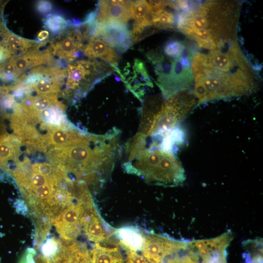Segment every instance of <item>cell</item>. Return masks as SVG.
Masks as SVG:
<instances>
[{"label":"cell","mask_w":263,"mask_h":263,"mask_svg":"<svg viewBox=\"0 0 263 263\" xmlns=\"http://www.w3.org/2000/svg\"><path fill=\"white\" fill-rule=\"evenodd\" d=\"M233 237L229 230L214 238L192 241L198 263H227L226 249Z\"/></svg>","instance_id":"7"},{"label":"cell","mask_w":263,"mask_h":263,"mask_svg":"<svg viewBox=\"0 0 263 263\" xmlns=\"http://www.w3.org/2000/svg\"><path fill=\"white\" fill-rule=\"evenodd\" d=\"M99 37L113 48L126 51L133 44L132 34L125 23L107 21L98 24L93 37Z\"/></svg>","instance_id":"8"},{"label":"cell","mask_w":263,"mask_h":263,"mask_svg":"<svg viewBox=\"0 0 263 263\" xmlns=\"http://www.w3.org/2000/svg\"><path fill=\"white\" fill-rule=\"evenodd\" d=\"M93 206L88 191L80 196L76 202L74 201L56 217L53 224L62 240L73 241L79 235L83 226L85 216Z\"/></svg>","instance_id":"6"},{"label":"cell","mask_w":263,"mask_h":263,"mask_svg":"<svg viewBox=\"0 0 263 263\" xmlns=\"http://www.w3.org/2000/svg\"><path fill=\"white\" fill-rule=\"evenodd\" d=\"M162 263L161 262H159V263Z\"/></svg>","instance_id":"29"},{"label":"cell","mask_w":263,"mask_h":263,"mask_svg":"<svg viewBox=\"0 0 263 263\" xmlns=\"http://www.w3.org/2000/svg\"><path fill=\"white\" fill-rule=\"evenodd\" d=\"M154 143L146 147V139L139 148L129 153L124 164L128 173L141 176L147 183L175 187L182 185L186 179L184 169L172 150Z\"/></svg>","instance_id":"3"},{"label":"cell","mask_w":263,"mask_h":263,"mask_svg":"<svg viewBox=\"0 0 263 263\" xmlns=\"http://www.w3.org/2000/svg\"><path fill=\"white\" fill-rule=\"evenodd\" d=\"M38 10L41 13H46L51 10L52 5L48 1H41L37 5Z\"/></svg>","instance_id":"23"},{"label":"cell","mask_w":263,"mask_h":263,"mask_svg":"<svg viewBox=\"0 0 263 263\" xmlns=\"http://www.w3.org/2000/svg\"><path fill=\"white\" fill-rule=\"evenodd\" d=\"M120 238V242L128 248L135 251L142 249L145 237L141 233L132 227H123L116 231Z\"/></svg>","instance_id":"16"},{"label":"cell","mask_w":263,"mask_h":263,"mask_svg":"<svg viewBox=\"0 0 263 263\" xmlns=\"http://www.w3.org/2000/svg\"><path fill=\"white\" fill-rule=\"evenodd\" d=\"M131 18L134 24L151 26L152 13L147 0L133 1L130 7Z\"/></svg>","instance_id":"15"},{"label":"cell","mask_w":263,"mask_h":263,"mask_svg":"<svg viewBox=\"0 0 263 263\" xmlns=\"http://www.w3.org/2000/svg\"><path fill=\"white\" fill-rule=\"evenodd\" d=\"M176 240L160 235L145 237L142 247L144 258L150 263H158L173 249Z\"/></svg>","instance_id":"9"},{"label":"cell","mask_w":263,"mask_h":263,"mask_svg":"<svg viewBox=\"0 0 263 263\" xmlns=\"http://www.w3.org/2000/svg\"><path fill=\"white\" fill-rule=\"evenodd\" d=\"M37 252L35 249L28 247L21 254L18 263H36Z\"/></svg>","instance_id":"21"},{"label":"cell","mask_w":263,"mask_h":263,"mask_svg":"<svg viewBox=\"0 0 263 263\" xmlns=\"http://www.w3.org/2000/svg\"><path fill=\"white\" fill-rule=\"evenodd\" d=\"M0 96H1V94H0Z\"/></svg>","instance_id":"28"},{"label":"cell","mask_w":263,"mask_h":263,"mask_svg":"<svg viewBox=\"0 0 263 263\" xmlns=\"http://www.w3.org/2000/svg\"><path fill=\"white\" fill-rule=\"evenodd\" d=\"M83 227L89 241L99 243L108 239L100 219L94 207L90 209L85 215Z\"/></svg>","instance_id":"14"},{"label":"cell","mask_w":263,"mask_h":263,"mask_svg":"<svg viewBox=\"0 0 263 263\" xmlns=\"http://www.w3.org/2000/svg\"><path fill=\"white\" fill-rule=\"evenodd\" d=\"M48 36V33L47 31H42L38 35V39L40 40L45 39Z\"/></svg>","instance_id":"25"},{"label":"cell","mask_w":263,"mask_h":263,"mask_svg":"<svg viewBox=\"0 0 263 263\" xmlns=\"http://www.w3.org/2000/svg\"><path fill=\"white\" fill-rule=\"evenodd\" d=\"M151 25L162 29H171L175 27V17L165 8L152 16Z\"/></svg>","instance_id":"18"},{"label":"cell","mask_w":263,"mask_h":263,"mask_svg":"<svg viewBox=\"0 0 263 263\" xmlns=\"http://www.w3.org/2000/svg\"><path fill=\"white\" fill-rule=\"evenodd\" d=\"M200 50L191 60L193 94L198 103L249 94L256 88V75L237 39Z\"/></svg>","instance_id":"1"},{"label":"cell","mask_w":263,"mask_h":263,"mask_svg":"<svg viewBox=\"0 0 263 263\" xmlns=\"http://www.w3.org/2000/svg\"><path fill=\"white\" fill-rule=\"evenodd\" d=\"M129 263H148L144 257L139 255L135 251L128 248Z\"/></svg>","instance_id":"22"},{"label":"cell","mask_w":263,"mask_h":263,"mask_svg":"<svg viewBox=\"0 0 263 263\" xmlns=\"http://www.w3.org/2000/svg\"><path fill=\"white\" fill-rule=\"evenodd\" d=\"M83 39L75 29L51 45L49 52L53 55L68 61L75 59L77 52L83 48Z\"/></svg>","instance_id":"11"},{"label":"cell","mask_w":263,"mask_h":263,"mask_svg":"<svg viewBox=\"0 0 263 263\" xmlns=\"http://www.w3.org/2000/svg\"><path fill=\"white\" fill-rule=\"evenodd\" d=\"M59 244L60 240H57L54 237L43 241L39 246L40 247L41 255L50 260L57 253Z\"/></svg>","instance_id":"19"},{"label":"cell","mask_w":263,"mask_h":263,"mask_svg":"<svg viewBox=\"0 0 263 263\" xmlns=\"http://www.w3.org/2000/svg\"><path fill=\"white\" fill-rule=\"evenodd\" d=\"M45 25L51 32L57 33L64 29L66 21L60 16L50 15L46 19Z\"/></svg>","instance_id":"20"},{"label":"cell","mask_w":263,"mask_h":263,"mask_svg":"<svg viewBox=\"0 0 263 263\" xmlns=\"http://www.w3.org/2000/svg\"><path fill=\"white\" fill-rule=\"evenodd\" d=\"M112 67L97 61L80 60L68 65L67 87L75 97H83L97 82L110 75Z\"/></svg>","instance_id":"5"},{"label":"cell","mask_w":263,"mask_h":263,"mask_svg":"<svg viewBox=\"0 0 263 263\" xmlns=\"http://www.w3.org/2000/svg\"><path fill=\"white\" fill-rule=\"evenodd\" d=\"M175 18L177 29L195 41L200 49L212 50L237 39L240 4L235 0L188 2Z\"/></svg>","instance_id":"2"},{"label":"cell","mask_w":263,"mask_h":263,"mask_svg":"<svg viewBox=\"0 0 263 263\" xmlns=\"http://www.w3.org/2000/svg\"><path fill=\"white\" fill-rule=\"evenodd\" d=\"M84 54L91 58H99L116 67L119 57L114 48L99 37H92L84 47Z\"/></svg>","instance_id":"12"},{"label":"cell","mask_w":263,"mask_h":263,"mask_svg":"<svg viewBox=\"0 0 263 263\" xmlns=\"http://www.w3.org/2000/svg\"><path fill=\"white\" fill-rule=\"evenodd\" d=\"M3 56V52L2 51L1 49H0V60L2 59Z\"/></svg>","instance_id":"26"},{"label":"cell","mask_w":263,"mask_h":263,"mask_svg":"<svg viewBox=\"0 0 263 263\" xmlns=\"http://www.w3.org/2000/svg\"><path fill=\"white\" fill-rule=\"evenodd\" d=\"M0 263H1V258H0Z\"/></svg>","instance_id":"27"},{"label":"cell","mask_w":263,"mask_h":263,"mask_svg":"<svg viewBox=\"0 0 263 263\" xmlns=\"http://www.w3.org/2000/svg\"><path fill=\"white\" fill-rule=\"evenodd\" d=\"M36 263H51L50 261L47 259L43 257L41 255L36 256L35 258Z\"/></svg>","instance_id":"24"},{"label":"cell","mask_w":263,"mask_h":263,"mask_svg":"<svg viewBox=\"0 0 263 263\" xmlns=\"http://www.w3.org/2000/svg\"><path fill=\"white\" fill-rule=\"evenodd\" d=\"M95 12L98 24L107 21L126 23L131 18L130 8L120 6L117 0H100Z\"/></svg>","instance_id":"10"},{"label":"cell","mask_w":263,"mask_h":263,"mask_svg":"<svg viewBox=\"0 0 263 263\" xmlns=\"http://www.w3.org/2000/svg\"><path fill=\"white\" fill-rule=\"evenodd\" d=\"M51 56L49 52L39 53L34 49L13 57L11 61L19 75L29 68L49 62Z\"/></svg>","instance_id":"13"},{"label":"cell","mask_w":263,"mask_h":263,"mask_svg":"<svg viewBox=\"0 0 263 263\" xmlns=\"http://www.w3.org/2000/svg\"><path fill=\"white\" fill-rule=\"evenodd\" d=\"M196 103L193 94L185 90L178 92L163 102L150 135H162L176 128Z\"/></svg>","instance_id":"4"},{"label":"cell","mask_w":263,"mask_h":263,"mask_svg":"<svg viewBox=\"0 0 263 263\" xmlns=\"http://www.w3.org/2000/svg\"><path fill=\"white\" fill-rule=\"evenodd\" d=\"M5 43L8 52L11 53L20 51L23 54L31 50L30 49L35 45L34 42L11 33H8L6 36Z\"/></svg>","instance_id":"17"}]
</instances>
